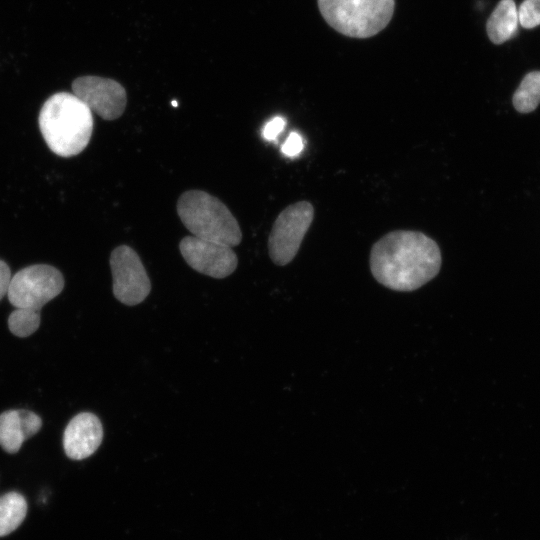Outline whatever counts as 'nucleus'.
Returning <instances> with one entry per match:
<instances>
[{
  "label": "nucleus",
  "mask_w": 540,
  "mask_h": 540,
  "mask_svg": "<svg viewBox=\"0 0 540 540\" xmlns=\"http://www.w3.org/2000/svg\"><path fill=\"white\" fill-rule=\"evenodd\" d=\"M369 264L377 282L394 291L410 292L437 276L442 256L436 241L426 234L394 230L373 244Z\"/></svg>",
  "instance_id": "nucleus-1"
},
{
  "label": "nucleus",
  "mask_w": 540,
  "mask_h": 540,
  "mask_svg": "<svg viewBox=\"0 0 540 540\" xmlns=\"http://www.w3.org/2000/svg\"><path fill=\"white\" fill-rule=\"evenodd\" d=\"M41 134L50 150L72 157L88 145L93 131L91 110L76 95L59 92L43 104L38 118Z\"/></svg>",
  "instance_id": "nucleus-2"
},
{
  "label": "nucleus",
  "mask_w": 540,
  "mask_h": 540,
  "mask_svg": "<svg viewBox=\"0 0 540 540\" xmlns=\"http://www.w3.org/2000/svg\"><path fill=\"white\" fill-rule=\"evenodd\" d=\"M177 213L193 236L230 247L242 240L238 221L218 198L202 190H188L177 202Z\"/></svg>",
  "instance_id": "nucleus-3"
},
{
  "label": "nucleus",
  "mask_w": 540,
  "mask_h": 540,
  "mask_svg": "<svg viewBox=\"0 0 540 540\" xmlns=\"http://www.w3.org/2000/svg\"><path fill=\"white\" fill-rule=\"evenodd\" d=\"M321 15L337 32L353 38H369L390 22L394 0H317Z\"/></svg>",
  "instance_id": "nucleus-4"
},
{
  "label": "nucleus",
  "mask_w": 540,
  "mask_h": 540,
  "mask_svg": "<svg viewBox=\"0 0 540 540\" xmlns=\"http://www.w3.org/2000/svg\"><path fill=\"white\" fill-rule=\"evenodd\" d=\"M63 288L64 278L58 269L36 264L19 270L11 277L6 295L15 308L40 311Z\"/></svg>",
  "instance_id": "nucleus-5"
},
{
  "label": "nucleus",
  "mask_w": 540,
  "mask_h": 540,
  "mask_svg": "<svg viewBox=\"0 0 540 540\" xmlns=\"http://www.w3.org/2000/svg\"><path fill=\"white\" fill-rule=\"evenodd\" d=\"M314 218V208L308 201L286 207L276 218L268 240L271 260L278 266L289 264L296 256Z\"/></svg>",
  "instance_id": "nucleus-6"
},
{
  "label": "nucleus",
  "mask_w": 540,
  "mask_h": 540,
  "mask_svg": "<svg viewBox=\"0 0 540 540\" xmlns=\"http://www.w3.org/2000/svg\"><path fill=\"white\" fill-rule=\"evenodd\" d=\"M109 262L115 298L128 306L144 301L151 283L138 254L131 247L121 245L111 252Z\"/></svg>",
  "instance_id": "nucleus-7"
},
{
  "label": "nucleus",
  "mask_w": 540,
  "mask_h": 540,
  "mask_svg": "<svg viewBox=\"0 0 540 540\" xmlns=\"http://www.w3.org/2000/svg\"><path fill=\"white\" fill-rule=\"evenodd\" d=\"M179 250L191 268L213 278L229 276L238 264L232 247L193 235L180 241Z\"/></svg>",
  "instance_id": "nucleus-8"
},
{
  "label": "nucleus",
  "mask_w": 540,
  "mask_h": 540,
  "mask_svg": "<svg viewBox=\"0 0 540 540\" xmlns=\"http://www.w3.org/2000/svg\"><path fill=\"white\" fill-rule=\"evenodd\" d=\"M72 92L91 112L104 120L119 118L127 104L124 87L117 81L99 76H81L72 83Z\"/></svg>",
  "instance_id": "nucleus-9"
},
{
  "label": "nucleus",
  "mask_w": 540,
  "mask_h": 540,
  "mask_svg": "<svg viewBox=\"0 0 540 540\" xmlns=\"http://www.w3.org/2000/svg\"><path fill=\"white\" fill-rule=\"evenodd\" d=\"M103 428L99 418L89 412L74 416L63 433V448L68 458L82 460L91 456L100 446Z\"/></svg>",
  "instance_id": "nucleus-10"
},
{
  "label": "nucleus",
  "mask_w": 540,
  "mask_h": 540,
  "mask_svg": "<svg viewBox=\"0 0 540 540\" xmlns=\"http://www.w3.org/2000/svg\"><path fill=\"white\" fill-rule=\"evenodd\" d=\"M42 427V420L27 409H12L0 414V446L10 454L17 453L28 438Z\"/></svg>",
  "instance_id": "nucleus-11"
},
{
  "label": "nucleus",
  "mask_w": 540,
  "mask_h": 540,
  "mask_svg": "<svg viewBox=\"0 0 540 540\" xmlns=\"http://www.w3.org/2000/svg\"><path fill=\"white\" fill-rule=\"evenodd\" d=\"M518 9L513 0H501L491 13L486 29L494 44H502L517 33Z\"/></svg>",
  "instance_id": "nucleus-12"
},
{
  "label": "nucleus",
  "mask_w": 540,
  "mask_h": 540,
  "mask_svg": "<svg viewBox=\"0 0 540 540\" xmlns=\"http://www.w3.org/2000/svg\"><path fill=\"white\" fill-rule=\"evenodd\" d=\"M27 513V502L24 496L12 491L0 496V537L16 530Z\"/></svg>",
  "instance_id": "nucleus-13"
},
{
  "label": "nucleus",
  "mask_w": 540,
  "mask_h": 540,
  "mask_svg": "<svg viewBox=\"0 0 540 540\" xmlns=\"http://www.w3.org/2000/svg\"><path fill=\"white\" fill-rule=\"evenodd\" d=\"M512 103L520 113L533 112L540 103V71L525 75L513 94Z\"/></svg>",
  "instance_id": "nucleus-14"
},
{
  "label": "nucleus",
  "mask_w": 540,
  "mask_h": 540,
  "mask_svg": "<svg viewBox=\"0 0 540 540\" xmlns=\"http://www.w3.org/2000/svg\"><path fill=\"white\" fill-rule=\"evenodd\" d=\"M8 328L17 337H28L40 326V311L16 308L8 317Z\"/></svg>",
  "instance_id": "nucleus-15"
},
{
  "label": "nucleus",
  "mask_w": 540,
  "mask_h": 540,
  "mask_svg": "<svg viewBox=\"0 0 540 540\" xmlns=\"http://www.w3.org/2000/svg\"><path fill=\"white\" fill-rule=\"evenodd\" d=\"M518 9L519 24L526 29L540 25V0H524Z\"/></svg>",
  "instance_id": "nucleus-16"
},
{
  "label": "nucleus",
  "mask_w": 540,
  "mask_h": 540,
  "mask_svg": "<svg viewBox=\"0 0 540 540\" xmlns=\"http://www.w3.org/2000/svg\"><path fill=\"white\" fill-rule=\"evenodd\" d=\"M304 148V141L300 134L291 132L281 147V151L288 157L299 155Z\"/></svg>",
  "instance_id": "nucleus-17"
},
{
  "label": "nucleus",
  "mask_w": 540,
  "mask_h": 540,
  "mask_svg": "<svg viewBox=\"0 0 540 540\" xmlns=\"http://www.w3.org/2000/svg\"><path fill=\"white\" fill-rule=\"evenodd\" d=\"M286 120L283 117L276 116L269 120L263 127L262 136L267 141H274L284 130Z\"/></svg>",
  "instance_id": "nucleus-18"
},
{
  "label": "nucleus",
  "mask_w": 540,
  "mask_h": 540,
  "mask_svg": "<svg viewBox=\"0 0 540 540\" xmlns=\"http://www.w3.org/2000/svg\"><path fill=\"white\" fill-rule=\"evenodd\" d=\"M11 272L8 264L0 259V300L7 294Z\"/></svg>",
  "instance_id": "nucleus-19"
}]
</instances>
